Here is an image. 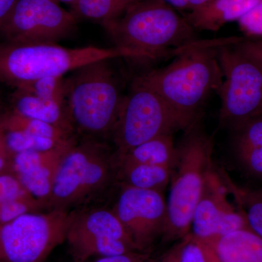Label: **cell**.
<instances>
[{
  "label": "cell",
  "mask_w": 262,
  "mask_h": 262,
  "mask_svg": "<svg viewBox=\"0 0 262 262\" xmlns=\"http://www.w3.org/2000/svg\"><path fill=\"white\" fill-rule=\"evenodd\" d=\"M227 39L196 41L179 52L170 64L136 77L154 90L166 103L181 130L198 120V114L223 80L216 48Z\"/></svg>",
  "instance_id": "6da1fadb"
},
{
  "label": "cell",
  "mask_w": 262,
  "mask_h": 262,
  "mask_svg": "<svg viewBox=\"0 0 262 262\" xmlns=\"http://www.w3.org/2000/svg\"><path fill=\"white\" fill-rule=\"evenodd\" d=\"M115 47L130 50L142 59H155L196 42V30L163 0H141L120 18L102 26Z\"/></svg>",
  "instance_id": "7a4b0ae2"
},
{
  "label": "cell",
  "mask_w": 262,
  "mask_h": 262,
  "mask_svg": "<svg viewBox=\"0 0 262 262\" xmlns=\"http://www.w3.org/2000/svg\"><path fill=\"white\" fill-rule=\"evenodd\" d=\"M116 58L142 59L136 52L115 46L68 48L0 42V82L18 89L43 77H63L89 63Z\"/></svg>",
  "instance_id": "3957f363"
},
{
  "label": "cell",
  "mask_w": 262,
  "mask_h": 262,
  "mask_svg": "<svg viewBox=\"0 0 262 262\" xmlns=\"http://www.w3.org/2000/svg\"><path fill=\"white\" fill-rule=\"evenodd\" d=\"M110 61L83 66L66 78L72 127L92 139L112 135L124 96Z\"/></svg>",
  "instance_id": "277c9868"
},
{
  "label": "cell",
  "mask_w": 262,
  "mask_h": 262,
  "mask_svg": "<svg viewBox=\"0 0 262 262\" xmlns=\"http://www.w3.org/2000/svg\"><path fill=\"white\" fill-rule=\"evenodd\" d=\"M186 130L177 146L167 203L165 232L175 235H182L190 228L205 181L213 168V139L198 126V120Z\"/></svg>",
  "instance_id": "5b68a950"
},
{
  "label": "cell",
  "mask_w": 262,
  "mask_h": 262,
  "mask_svg": "<svg viewBox=\"0 0 262 262\" xmlns=\"http://www.w3.org/2000/svg\"><path fill=\"white\" fill-rule=\"evenodd\" d=\"M117 171L116 152L112 154L92 138L80 144L76 140L60 160L48 203L53 209L67 211L106 187Z\"/></svg>",
  "instance_id": "8992f818"
},
{
  "label": "cell",
  "mask_w": 262,
  "mask_h": 262,
  "mask_svg": "<svg viewBox=\"0 0 262 262\" xmlns=\"http://www.w3.org/2000/svg\"><path fill=\"white\" fill-rule=\"evenodd\" d=\"M227 38L216 48L223 80L217 91L221 98L220 123L235 129L262 115V64Z\"/></svg>",
  "instance_id": "52a82bcc"
},
{
  "label": "cell",
  "mask_w": 262,
  "mask_h": 262,
  "mask_svg": "<svg viewBox=\"0 0 262 262\" xmlns=\"http://www.w3.org/2000/svg\"><path fill=\"white\" fill-rule=\"evenodd\" d=\"M181 130L163 98L146 84L135 79L123 96L112 136L118 155L146 141Z\"/></svg>",
  "instance_id": "ba28073f"
},
{
  "label": "cell",
  "mask_w": 262,
  "mask_h": 262,
  "mask_svg": "<svg viewBox=\"0 0 262 262\" xmlns=\"http://www.w3.org/2000/svg\"><path fill=\"white\" fill-rule=\"evenodd\" d=\"M73 213H28L0 227V262H44L64 242Z\"/></svg>",
  "instance_id": "9c48e42d"
},
{
  "label": "cell",
  "mask_w": 262,
  "mask_h": 262,
  "mask_svg": "<svg viewBox=\"0 0 262 262\" xmlns=\"http://www.w3.org/2000/svg\"><path fill=\"white\" fill-rule=\"evenodd\" d=\"M78 18L53 0H18L0 29V42L58 44L77 28Z\"/></svg>",
  "instance_id": "30bf717a"
},
{
  "label": "cell",
  "mask_w": 262,
  "mask_h": 262,
  "mask_svg": "<svg viewBox=\"0 0 262 262\" xmlns=\"http://www.w3.org/2000/svg\"><path fill=\"white\" fill-rule=\"evenodd\" d=\"M66 241L75 262L126 254L136 247L113 210L107 209L75 214Z\"/></svg>",
  "instance_id": "8fae6325"
},
{
  "label": "cell",
  "mask_w": 262,
  "mask_h": 262,
  "mask_svg": "<svg viewBox=\"0 0 262 262\" xmlns=\"http://www.w3.org/2000/svg\"><path fill=\"white\" fill-rule=\"evenodd\" d=\"M227 187L222 175L212 169L207 176L201 198L193 213V235L201 239L220 237L239 229H250L244 212L227 199Z\"/></svg>",
  "instance_id": "7c38bea8"
},
{
  "label": "cell",
  "mask_w": 262,
  "mask_h": 262,
  "mask_svg": "<svg viewBox=\"0 0 262 262\" xmlns=\"http://www.w3.org/2000/svg\"><path fill=\"white\" fill-rule=\"evenodd\" d=\"M112 210L136 247L165 232L167 203L160 191L124 186Z\"/></svg>",
  "instance_id": "4fadbf2b"
},
{
  "label": "cell",
  "mask_w": 262,
  "mask_h": 262,
  "mask_svg": "<svg viewBox=\"0 0 262 262\" xmlns=\"http://www.w3.org/2000/svg\"><path fill=\"white\" fill-rule=\"evenodd\" d=\"M76 141L46 151H23L14 155V168L24 189L39 201L49 199L52 184L62 156Z\"/></svg>",
  "instance_id": "5bb4252c"
},
{
  "label": "cell",
  "mask_w": 262,
  "mask_h": 262,
  "mask_svg": "<svg viewBox=\"0 0 262 262\" xmlns=\"http://www.w3.org/2000/svg\"><path fill=\"white\" fill-rule=\"evenodd\" d=\"M262 0H213L184 15L195 30L216 32L229 22L237 21Z\"/></svg>",
  "instance_id": "9a60e30c"
},
{
  "label": "cell",
  "mask_w": 262,
  "mask_h": 262,
  "mask_svg": "<svg viewBox=\"0 0 262 262\" xmlns=\"http://www.w3.org/2000/svg\"><path fill=\"white\" fill-rule=\"evenodd\" d=\"M204 239L221 262H262V238L251 229Z\"/></svg>",
  "instance_id": "2e32d148"
},
{
  "label": "cell",
  "mask_w": 262,
  "mask_h": 262,
  "mask_svg": "<svg viewBox=\"0 0 262 262\" xmlns=\"http://www.w3.org/2000/svg\"><path fill=\"white\" fill-rule=\"evenodd\" d=\"M234 153L245 172L262 179V115L249 119L234 129Z\"/></svg>",
  "instance_id": "e0dca14e"
},
{
  "label": "cell",
  "mask_w": 262,
  "mask_h": 262,
  "mask_svg": "<svg viewBox=\"0 0 262 262\" xmlns=\"http://www.w3.org/2000/svg\"><path fill=\"white\" fill-rule=\"evenodd\" d=\"M11 103L12 112L16 115L48 122L75 132L66 105L38 97L20 89H15L11 97Z\"/></svg>",
  "instance_id": "ac0fdd59"
},
{
  "label": "cell",
  "mask_w": 262,
  "mask_h": 262,
  "mask_svg": "<svg viewBox=\"0 0 262 262\" xmlns=\"http://www.w3.org/2000/svg\"><path fill=\"white\" fill-rule=\"evenodd\" d=\"M117 153V152H116ZM177 154L173 134L155 137L133 148L122 155H117L119 166L147 164L162 165L171 168Z\"/></svg>",
  "instance_id": "d6986e66"
},
{
  "label": "cell",
  "mask_w": 262,
  "mask_h": 262,
  "mask_svg": "<svg viewBox=\"0 0 262 262\" xmlns=\"http://www.w3.org/2000/svg\"><path fill=\"white\" fill-rule=\"evenodd\" d=\"M170 173L169 167L138 164L119 166L117 177L126 187L163 192L170 182Z\"/></svg>",
  "instance_id": "ffe728a7"
},
{
  "label": "cell",
  "mask_w": 262,
  "mask_h": 262,
  "mask_svg": "<svg viewBox=\"0 0 262 262\" xmlns=\"http://www.w3.org/2000/svg\"><path fill=\"white\" fill-rule=\"evenodd\" d=\"M141 0H77L72 10L77 18L97 22L101 26L117 20Z\"/></svg>",
  "instance_id": "44dd1931"
},
{
  "label": "cell",
  "mask_w": 262,
  "mask_h": 262,
  "mask_svg": "<svg viewBox=\"0 0 262 262\" xmlns=\"http://www.w3.org/2000/svg\"><path fill=\"white\" fill-rule=\"evenodd\" d=\"M224 179L244 212L248 227L262 238V189H241L234 186L227 176Z\"/></svg>",
  "instance_id": "7402d4cb"
},
{
  "label": "cell",
  "mask_w": 262,
  "mask_h": 262,
  "mask_svg": "<svg viewBox=\"0 0 262 262\" xmlns=\"http://www.w3.org/2000/svg\"><path fill=\"white\" fill-rule=\"evenodd\" d=\"M3 132V139H4L5 147L8 152L17 154L23 151H46L55 149L58 146L63 145L66 143L73 139L65 141V142H58L53 139L47 138L39 137L31 135L23 130H14V129H5L1 127Z\"/></svg>",
  "instance_id": "603a6c76"
},
{
  "label": "cell",
  "mask_w": 262,
  "mask_h": 262,
  "mask_svg": "<svg viewBox=\"0 0 262 262\" xmlns=\"http://www.w3.org/2000/svg\"><path fill=\"white\" fill-rule=\"evenodd\" d=\"M15 89L23 90L38 97L51 100L67 106V89L64 76L43 77Z\"/></svg>",
  "instance_id": "cb8c5ba5"
},
{
  "label": "cell",
  "mask_w": 262,
  "mask_h": 262,
  "mask_svg": "<svg viewBox=\"0 0 262 262\" xmlns=\"http://www.w3.org/2000/svg\"><path fill=\"white\" fill-rule=\"evenodd\" d=\"M194 237V239L183 246L178 262H221L214 249L206 239L195 236Z\"/></svg>",
  "instance_id": "d4e9b609"
},
{
  "label": "cell",
  "mask_w": 262,
  "mask_h": 262,
  "mask_svg": "<svg viewBox=\"0 0 262 262\" xmlns=\"http://www.w3.org/2000/svg\"><path fill=\"white\" fill-rule=\"evenodd\" d=\"M32 198H20L14 201L5 202L0 204V222L3 225L9 223L20 216V215L28 213L32 206L36 203Z\"/></svg>",
  "instance_id": "484cf974"
},
{
  "label": "cell",
  "mask_w": 262,
  "mask_h": 262,
  "mask_svg": "<svg viewBox=\"0 0 262 262\" xmlns=\"http://www.w3.org/2000/svg\"><path fill=\"white\" fill-rule=\"evenodd\" d=\"M237 22L245 35L250 38H262V1Z\"/></svg>",
  "instance_id": "4316f807"
},
{
  "label": "cell",
  "mask_w": 262,
  "mask_h": 262,
  "mask_svg": "<svg viewBox=\"0 0 262 262\" xmlns=\"http://www.w3.org/2000/svg\"><path fill=\"white\" fill-rule=\"evenodd\" d=\"M24 189L18 179L10 175H0V204L25 196Z\"/></svg>",
  "instance_id": "83f0119b"
},
{
  "label": "cell",
  "mask_w": 262,
  "mask_h": 262,
  "mask_svg": "<svg viewBox=\"0 0 262 262\" xmlns=\"http://www.w3.org/2000/svg\"><path fill=\"white\" fill-rule=\"evenodd\" d=\"M174 9L185 10L187 13L195 11L206 6L213 0H163Z\"/></svg>",
  "instance_id": "f1b7e54d"
},
{
  "label": "cell",
  "mask_w": 262,
  "mask_h": 262,
  "mask_svg": "<svg viewBox=\"0 0 262 262\" xmlns=\"http://www.w3.org/2000/svg\"><path fill=\"white\" fill-rule=\"evenodd\" d=\"M237 44L262 64V39L243 40L239 39Z\"/></svg>",
  "instance_id": "f546056e"
},
{
  "label": "cell",
  "mask_w": 262,
  "mask_h": 262,
  "mask_svg": "<svg viewBox=\"0 0 262 262\" xmlns=\"http://www.w3.org/2000/svg\"><path fill=\"white\" fill-rule=\"evenodd\" d=\"M18 0H0V29Z\"/></svg>",
  "instance_id": "4dcf8cb0"
},
{
  "label": "cell",
  "mask_w": 262,
  "mask_h": 262,
  "mask_svg": "<svg viewBox=\"0 0 262 262\" xmlns=\"http://www.w3.org/2000/svg\"><path fill=\"white\" fill-rule=\"evenodd\" d=\"M84 262H136V258L134 255L130 253L119 255V256H105L96 258L94 261Z\"/></svg>",
  "instance_id": "1f68e13d"
},
{
  "label": "cell",
  "mask_w": 262,
  "mask_h": 262,
  "mask_svg": "<svg viewBox=\"0 0 262 262\" xmlns=\"http://www.w3.org/2000/svg\"><path fill=\"white\" fill-rule=\"evenodd\" d=\"M8 152L6 147H5L4 139H3V132H2L1 127H0V170L5 166V155Z\"/></svg>",
  "instance_id": "d6a6232c"
},
{
  "label": "cell",
  "mask_w": 262,
  "mask_h": 262,
  "mask_svg": "<svg viewBox=\"0 0 262 262\" xmlns=\"http://www.w3.org/2000/svg\"><path fill=\"white\" fill-rule=\"evenodd\" d=\"M56 3H65V4L69 5L71 7V9H73L75 8L76 4H77V0H53Z\"/></svg>",
  "instance_id": "836d02e7"
},
{
  "label": "cell",
  "mask_w": 262,
  "mask_h": 262,
  "mask_svg": "<svg viewBox=\"0 0 262 262\" xmlns=\"http://www.w3.org/2000/svg\"><path fill=\"white\" fill-rule=\"evenodd\" d=\"M168 262H178V259L177 260H170V261H168Z\"/></svg>",
  "instance_id": "e575fe53"
}]
</instances>
